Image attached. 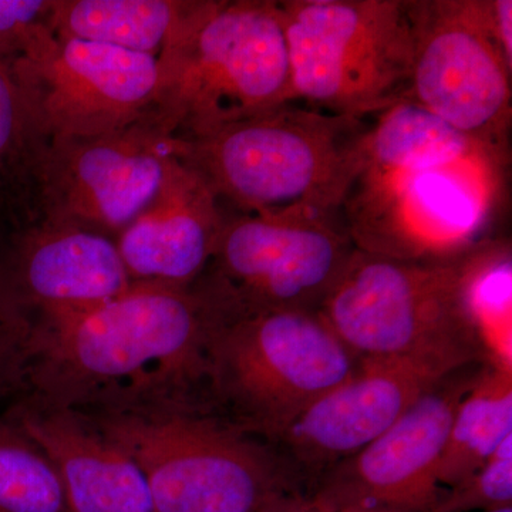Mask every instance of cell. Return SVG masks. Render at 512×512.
I'll use <instances>...</instances> for the list:
<instances>
[{
  "label": "cell",
  "mask_w": 512,
  "mask_h": 512,
  "mask_svg": "<svg viewBox=\"0 0 512 512\" xmlns=\"http://www.w3.org/2000/svg\"><path fill=\"white\" fill-rule=\"evenodd\" d=\"M87 417L136 461L156 512H258L295 474L271 443L212 407Z\"/></svg>",
  "instance_id": "6"
},
{
  "label": "cell",
  "mask_w": 512,
  "mask_h": 512,
  "mask_svg": "<svg viewBox=\"0 0 512 512\" xmlns=\"http://www.w3.org/2000/svg\"><path fill=\"white\" fill-rule=\"evenodd\" d=\"M9 229L0 225V258H2L3 249H5L6 239H8Z\"/></svg>",
  "instance_id": "26"
},
{
  "label": "cell",
  "mask_w": 512,
  "mask_h": 512,
  "mask_svg": "<svg viewBox=\"0 0 512 512\" xmlns=\"http://www.w3.org/2000/svg\"><path fill=\"white\" fill-rule=\"evenodd\" d=\"M457 485L451 503L483 501L497 508L510 507L512 500V436L501 443L483 467Z\"/></svg>",
  "instance_id": "24"
},
{
  "label": "cell",
  "mask_w": 512,
  "mask_h": 512,
  "mask_svg": "<svg viewBox=\"0 0 512 512\" xmlns=\"http://www.w3.org/2000/svg\"><path fill=\"white\" fill-rule=\"evenodd\" d=\"M359 362L318 312L215 315L208 396L215 412L272 444Z\"/></svg>",
  "instance_id": "7"
},
{
  "label": "cell",
  "mask_w": 512,
  "mask_h": 512,
  "mask_svg": "<svg viewBox=\"0 0 512 512\" xmlns=\"http://www.w3.org/2000/svg\"><path fill=\"white\" fill-rule=\"evenodd\" d=\"M512 436V367L490 363L458 406L437 481L456 485Z\"/></svg>",
  "instance_id": "19"
},
{
  "label": "cell",
  "mask_w": 512,
  "mask_h": 512,
  "mask_svg": "<svg viewBox=\"0 0 512 512\" xmlns=\"http://www.w3.org/2000/svg\"><path fill=\"white\" fill-rule=\"evenodd\" d=\"M178 158L177 138L158 123L154 111L113 133L50 138L33 171L35 218L77 225L116 241L157 197Z\"/></svg>",
  "instance_id": "11"
},
{
  "label": "cell",
  "mask_w": 512,
  "mask_h": 512,
  "mask_svg": "<svg viewBox=\"0 0 512 512\" xmlns=\"http://www.w3.org/2000/svg\"><path fill=\"white\" fill-rule=\"evenodd\" d=\"M467 302L488 352L497 365L512 366L511 245L488 239L464 256Z\"/></svg>",
  "instance_id": "21"
},
{
  "label": "cell",
  "mask_w": 512,
  "mask_h": 512,
  "mask_svg": "<svg viewBox=\"0 0 512 512\" xmlns=\"http://www.w3.org/2000/svg\"><path fill=\"white\" fill-rule=\"evenodd\" d=\"M490 363H471L441 377L379 439L326 470L329 488L363 504L426 503L461 400Z\"/></svg>",
  "instance_id": "15"
},
{
  "label": "cell",
  "mask_w": 512,
  "mask_h": 512,
  "mask_svg": "<svg viewBox=\"0 0 512 512\" xmlns=\"http://www.w3.org/2000/svg\"><path fill=\"white\" fill-rule=\"evenodd\" d=\"M466 255L402 261L355 249L318 313L357 359H412L446 373L494 363L468 306Z\"/></svg>",
  "instance_id": "5"
},
{
  "label": "cell",
  "mask_w": 512,
  "mask_h": 512,
  "mask_svg": "<svg viewBox=\"0 0 512 512\" xmlns=\"http://www.w3.org/2000/svg\"><path fill=\"white\" fill-rule=\"evenodd\" d=\"M53 0H0V60L18 59L40 33L50 29Z\"/></svg>",
  "instance_id": "23"
},
{
  "label": "cell",
  "mask_w": 512,
  "mask_h": 512,
  "mask_svg": "<svg viewBox=\"0 0 512 512\" xmlns=\"http://www.w3.org/2000/svg\"><path fill=\"white\" fill-rule=\"evenodd\" d=\"M510 156L410 100L377 114L342 217L359 251L446 262L498 237Z\"/></svg>",
  "instance_id": "2"
},
{
  "label": "cell",
  "mask_w": 512,
  "mask_h": 512,
  "mask_svg": "<svg viewBox=\"0 0 512 512\" xmlns=\"http://www.w3.org/2000/svg\"><path fill=\"white\" fill-rule=\"evenodd\" d=\"M488 512H512L511 507L497 508V510H491Z\"/></svg>",
  "instance_id": "27"
},
{
  "label": "cell",
  "mask_w": 512,
  "mask_h": 512,
  "mask_svg": "<svg viewBox=\"0 0 512 512\" xmlns=\"http://www.w3.org/2000/svg\"><path fill=\"white\" fill-rule=\"evenodd\" d=\"M372 119L299 101L178 140V153L224 207L245 212H340L365 163Z\"/></svg>",
  "instance_id": "3"
},
{
  "label": "cell",
  "mask_w": 512,
  "mask_h": 512,
  "mask_svg": "<svg viewBox=\"0 0 512 512\" xmlns=\"http://www.w3.org/2000/svg\"><path fill=\"white\" fill-rule=\"evenodd\" d=\"M296 101L372 119L409 100L413 39L406 0H281Z\"/></svg>",
  "instance_id": "8"
},
{
  "label": "cell",
  "mask_w": 512,
  "mask_h": 512,
  "mask_svg": "<svg viewBox=\"0 0 512 512\" xmlns=\"http://www.w3.org/2000/svg\"><path fill=\"white\" fill-rule=\"evenodd\" d=\"M158 63L154 116L178 140L296 101L274 0H205Z\"/></svg>",
  "instance_id": "4"
},
{
  "label": "cell",
  "mask_w": 512,
  "mask_h": 512,
  "mask_svg": "<svg viewBox=\"0 0 512 512\" xmlns=\"http://www.w3.org/2000/svg\"><path fill=\"white\" fill-rule=\"evenodd\" d=\"M25 389V352L18 333L0 319V400Z\"/></svg>",
  "instance_id": "25"
},
{
  "label": "cell",
  "mask_w": 512,
  "mask_h": 512,
  "mask_svg": "<svg viewBox=\"0 0 512 512\" xmlns=\"http://www.w3.org/2000/svg\"><path fill=\"white\" fill-rule=\"evenodd\" d=\"M214 311L190 288L133 284L20 335L25 389L37 402L97 416L167 406L211 407Z\"/></svg>",
  "instance_id": "1"
},
{
  "label": "cell",
  "mask_w": 512,
  "mask_h": 512,
  "mask_svg": "<svg viewBox=\"0 0 512 512\" xmlns=\"http://www.w3.org/2000/svg\"><path fill=\"white\" fill-rule=\"evenodd\" d=\"M224 207L181 158L153 202L116 239L133 284L190 288L214 254Z\"/></svg>",
  "instance_id": "17"
},
{
  "label": "cell",
  "mask_w": 512,
  "mask_h": 512,
  "mask_svg": "<svg viewBox=\"0 0 512 512\" xmlns=\"http://www.w3.org/2000/svg\"><path fill=\"white\" fill-rule=\"evenodd\" d=\"M52 460L69 512H156L143 471L84 414L19 394L5 412Z\"/></svg>",
  "instance_id": "16"
},
{
  "label": "cell",
  "mask_w": 512,
  "mask_h": 512,
  "mask_svg": "<svg viewBox=\"0 0 512 512\" xmlns=\"http://www.w3.org/2000/svg\"><path fill=\"white\" fill-rule=\"evenodd\" d=\"M409 100L510 156L511 0H406Z\"/></svg>",
  "instance_id": "10"
},
{
  "label": "cell",
  "mask_w": 512,
  "mask_h": 512,
  "mask_svg": "<svg viewBox=\"0 0 512 512\" xmlns=\"http://www.w3.org/2000/svg\"><path fill=\"white\" fill-rule=\"evenodd\" d=\"M0 512H69L52 460L5 414L0 417Z\"/></svg>",
  "instance_id": "22"
},
{
  "label": "cell",
  "mask_w": 512,
  "mask_h": 512,
  "mask_svg": "<svg viewBox=\"0 0 512 512\" xmlns=\"http://www.w3.org/2000/svg\"><path fill=\"white\" fill-rule=\"evenodd\" d=\"M133 285L113 238L35 218L12 229L0 258V319L18 333L50 316L82 311Z\"/></svg>",
  "instance_id": "13"
},
{
  "label": "cell",
  "mask_w": 512,
  "mask_h": 512,
  "mask_svg": "<svg viewBox=\"0 0 512 512\" xmlns=\"http://www.w3.org/2000/svg\"><path fill=\"white\" fill-rule=\"evenodd\" d=\"M446 375L412 359H360L349 379L302 410L272 446L296 474L325 473L379 439Z\"/></svg>",
  "instance_id": "14"
},
{
  "label": "cell",
  "mask_w": 512,
  "mask_h": 512,
  "mask_svg": "<svg viewBox=\"0 0 512 512\" xmlns=\"http://www.w3.org/2000/svg\"><path fill=\"white\" fill-rule=\"evenodd\" d=\"M43 140L94 137L131 126L156 110V57L64 39L46 29L8 63Z\"/></svg>",
  "instance_id": "12"
},
{
  "label": "cell",
  "mask_w": 512,
  "mask_h": 512,
  "mask_svg": "<svg viewBox=\"0 0 512 512\" xmlns=\"http://www.w3.org/2000/svg\"><path fill=\"white\" fill-rule=\"evenodd\" d=\"M355 249L342 212L224 207L210 264L191 286L217 316L318 312Z\"/></svg>",
  "instance_id": "9"
},
{
  "label": "cell",
  "mask_w": 512,
  "mask_h": 512,
  "mask_svg": "<svg viewBox=\"0 0 512 512\" xmlns=\"http://www.w3.org/2000/svg\"><path fill=\"white\" fill-rule=\"evenodd\" d=\"M202 5L204 0H53L50 29L64 39L158 59Z\"/></svg>",
  "instance_id": "18"
},
{
  "label": "cell",
  "mask_w": 512,
  "mask_h": 512,
  "mask_svg": "<svg viewBox=\"0 0 512 512\" xmlns=\"http://www.w3.org/2000/svg\"><path fill=\"white\" fill-rule=\"evenodd\" d=\"M43 144L9 64L0 60V225L9 231L35 218L33 171Z\"/></svg>",
  "instance_id": "20"
}]
</instances>
